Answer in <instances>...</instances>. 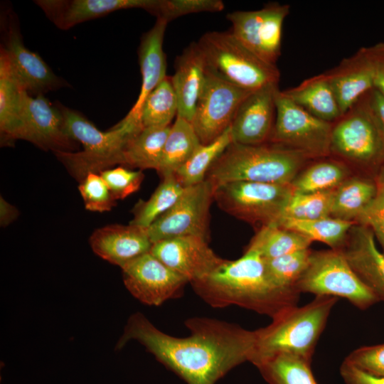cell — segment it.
Segmentation results:
<instances>
[{
  "instance_id": "obj_1",
  "label": "cell",
  "mask_w": 384,
  "mask_h": 384,
  "mask_svg": "<svg viewBox=\"0 0 384 384\" xmlns=\"http://www.w3.org/2000/svg\"><path fill=\"white\" fill-rule=\"evenodd\" d=\"M186 326L191 332L188 336L174 337L136 313L129 317L116 348L132 339L139 341L187 384H215L235 366L251 361L257 330L209 319H192Z\"/></svg>"
},
{
  "instance_id": "obj_2",
  "label": "cell",
  "mask_w": 384,
  "mask_h": 384,
  "mask_svg": "<svg viewBox=\"0 0 384 384\" xmlns=\"http://www.w3.org/2000/svg\"><path fill=\"white\" fill-rule=\"evenodd\" d=\"M192 285L213 307L237 305L272 318L296 306L299 294L277 287L268 274L264 258L248 249L235 260H223L208 275Z\"/></svg>"
},
{
  "instance_id": "obj_3",
  "label": "cell",
  "mask_w": 384,
  "mask_h": 384,
  "mask_svg": "<svg viewBox=\"0 0 384 384\" xmlns=\"http://www.w3.org/2000/svg\"><path fill=\"white\" fill-rule=\"evenodd\" d=\"M311 160L299 151L270 142L254 145L233 142L213 164L205 180L213 188L238 181L290 185Z\"/></svg>"
},
{
  "instance_id": "obj_4",
  "label": "cell",
  "mask_w": 384,
  "mask_h": 384,
  "mask_svg": "<svg viewBox=\"0 0 384 384\" xmlns=\"http://www.w3.org/2000/svg\"><path fill=\"white\" fill-rule=\"evenodd\" d=\"M57 105L65 132L82 144L83 150L55 154L79 181L88 173L100 174L115 164H122L127 145L143 129L140 121L124 117L108 131L102 132L78 111L60 103Z\"/></svg>"
},
{
  "instance_id": "obj_5",
  "label": "cell",
  "mask_w": 384,
  "mask_h": 384,
  "mask_svg": "<svg viewBox=\"0 0 384 384\" xmlns=\"http://www.w3.org/2000/svg\"><path fill=\"white\" fill-rule=\"evenodd\" d=\"M337 297L316 296L307 304L289 307L272 318L267 326L257 329L255 349L250 362L288 354L312 361L319 338L324 330Z\"/></svg>"
},
{
  "instance_id": "obj_6",
  "label": "cell",
  "mask_w": 384,
  "mask_h": 384,
  "mask_svg": "<svg viewBox=\"0 0 384 384\" xmlns=\"http://www.w3.org/2000/svg\"><path fill=\"white\" fill-rule=\"evenodd\" d=\"M370 91L332 124L330 156L354 174L375 178L384 166V133L371 105Z\"/></svg>"
},
{
  "instance_id": "obj_7",
  "label": "cell",
  "mask_w": 384,
  "mask_h": 384,
  "mask_svg": "<svg viewBox=\"0 0 384 384\" xmlns=\"http://www.w3.org/2000/svg\"><path fill=\"white\" fill-rule=\"evenodd\" d=\"M206 67L228 82L248 91L278 84L280 73L245 48L230 31H210L197 42Z\"/></svg>"
},
{
  "instance_id": "obj_8",
  "label": "cell",
  "mask_w": 384,
  "mask_h": 384,
  "mask_svg": "<svg viewBox=\"0 0 384 384\" xmlns=\"http://www.w3.org/2000/svg\"><path fill=\"white\" fill-rule=\"evenodd\" d=\"M295 288L299 293L342 297L363 310L380 301L354 272L340 250L311 251Z\"/></svg>"
},
{
  "instance_id": "obj_9",
  "label": "cell",
  "mask_w": 384,
  "mask_h": 384,
  "mask_svg": "<svg viewBox=\"0 0 384 384\" xmlns=\"http://www.w3.org/2000/svg\"><path fill=\"white\" fill-rule=\"evenodd\" d=\"M293 193L290 185L238 181L213 188V199L230 215L260 228L275 224Z\"/></svg>"
},
{
  "instance_id": "obj_10",
  "label": "cell",
  "mask_w": 384,
  "mask_h": 384,
  "mask_svg": "<svg viewBox=\"0 0 384 384\" xmlns=\"http://www.w3.org/2000/svg\"><path fill=\"white\" fill-rule=\"evenodd\" d=\"M332 124L313 116L279 90L269 142L299 151L311 159L326 157L330 156Z\"/></svg>"
},
{
  "instance_id": "obj_11",
  "label": "cell",
  "mask_w": 384,
  "mask_h": 384,
  "mask_svg": "<svg viewBox=\"0 0 384 384\" xmlns=\"http://www.w3.org/2000/svg\"><path fill=\"white\" fill-rule=\"evenodd\" d=\"M252 92L206 69L204 85L191 122L201 144L215 141L230 127L240 105Z\"/></svg>"
},
{
  "instance_id": "obj_12",
  "label": "cell",
  "mask_w": 384,
  "mask_h": 384,
  "mask_svg": "<svg viewBox=\"0 0 384 384\" xmlns=\"http://www.w3.org/2000/svg\"><path fill=\"white\" fill-rule=\"evenodd\" d=\"M289 11V4L270 3L258 10L229 13L226 18L236 39L262 60L277 65L283 23Z\"/></svg>"
},
{
  "instance_id": "obj_13",
  "label": "cell",
  "mask_w": 384,
  "mask_h": 384,
  "mask_svg": "<svg viewBox=\"0 0 384 384\" xmlns=\"http://www.w3.org/2000/svg\"><path fill=\"white\" fill-rule=\"evenodd\" d=\"M213 199V187L206 180L185 188L175 204L147 228L152 244L165 239L190 235L207 240L209 210Z\"/></svg>"
},
{
  "instance_id": "obj_14",
  "label": "cell",
  "mask_w": 384,
  "mask_h": 384,
  "mask_svg": "<svg viewBox=\"0 0 384 384\" xmlns=\"http://www.w3.org/2000/svg\"><path fill=\"white\" fill-rule=\"evenodd\" d=\"M123 281L129 292L144 304L159 306L178 295L188 280L174 272L150 252L122 267Z\"/></svg>"
},
{
  "instance_id": "obj_15",
  "label": "cell",
  "mask_w": 384,
  "mask_h": 384,
  "mask_svg": "<svg viewBox=\"0 0 384 384\" xmlns=\"http://www.w3.org/2000/svg\"><path fill=\"white\" fill-rule=\"evenodd\" d=\"M20 139L54 153L75 152L78 147L77 142L65 131L59 107L43 95L26 96Z\"/></svg>"
},
{
  "instance_id": "obj_16",
  "label": "cell",
  "mask_w": 384,
  "mask_h": 384,
  "mask_svg": "<svg viewBox=\"0 0 384 384\" xmlns=\"http://www.w3.org/2000/svg\"><path fill=\"white\" fill-rule=\"evenodd\" d=\"M150 252L191 284L205 278L223 260L210 248L206 239L191 235L158 241Z\"/></svg>"
},
{
  "instance_id": "obj_17",
  "label": "cell",
  "mask_w": 384,
  "mask_h": 384,
  "mask_svg": "<svg viewBox=\"0 0 384 384\" xmlns=\"http://www.w3.org/2000/svg\"><path fill=\"white\" fill-rule=\"evenodd\" d=\"M0 50L28 94L37 96L66 86L67 82L57 76L38 54L25 47L18 27L12 19L7 25Z\"/></svg>"
},
{
  "instance_id": "obj_18",
  "label": "cell",
  "mask_w": 384,
  "mask_h": 384,
  "mask_svg": "<svg viewBox=\"0 0 384 384\" xmlns=\"http://www.w3.org/2000/svg\"><path fill=\"white\" fill-rule=\"evenodd\" d=\"M278 84L252 91L242 101L230 125L233 142L254 145L269 142L276 116Z\"/></svg>"
},
{
  "instance_id": "obj_19",
  "label": "cell",
  "mask_w": 384,
  "mask_h": 384,
  "mask_svg": "<svg viewBox=\"0 0 384 384\" xmlns=\"http://www.w3.org/2000/svg\"><path fill=\"white\" fill-rule=\"evenodd\" d=\"M375 58L373 46L359 49L337 66L324 72L342 115L373 88Z\"/></svg>"
},
{
  "instance_id": "obj_20",
  "label": "cell",
  "mask_w": 384,
  "mask_h": 384,
  "mask_svg": "<svg viewBox=\"0 0 384 384\" xmlns=\"http://www.w3.org/2000/svg\"><path fill=\"white\" fill-rule=\"evenodd\" d=\"M58 28L74 26L121 9H142L151 13L156 0H37L34 1Z\"/></svg>"
},
{
  "instance_id": "obj_21",
  "label": "cell",
  "mask_w": 384,
  "mask_h": 384,
  "mask_svg": "<svg viewBox=\"0 0 384 384\" xmlns=\"http://www.w3.org/2000/svg\"><path fill=\"white\" fill-rule=\"evenodd\" d=\"M340 250L360 279L384 301V255L377 248L372 230L355 223Z\"/></svg>"
},
{
  "instance_id": "obj_22",
  "label": "cell",
  "mask_w": 384,
  "mask_h": 384,
  "mask_svg": "<svg viewBox=\"0 0 384 384\" xmlns=\"http://www.w3.org/2000/svg\"><path fill=\"white\" fill-rule=\"evenodd\" d=\"M90 244L95 254L120 267L150 252L152 246L147 228L130 223L110 225L96 230L90 236Z\"/></svg>"
},
{
  "instance_id": "obj_23",
  "label": "cell",
  "mask_w": 384,
  "mask_h": 384,
  "mask_svg": "<svg viewBox=\"0 0 384 384\" xmlns=\"http://www.w3.org/2000/svg\"><path fill=\"white\" fill-rule=\"evenodd\" d=\"M206 63L197 43H191L176 59L171 77L178 100L177 115L192 122L206 74Z\"/></svg>"
},
{
  "instance_id": "obj_24",
  "label": "cell",
  "mask_w": 384,
  "mask_h": 384,
  "mask_svg": "<svg viewBox=\"0 0 384 384\" xmlns=\"http://www.w3.org/2000/svg\"><path fill=\"white\" fill-rule=\"evenodd\" d=\"M168 22L156 18L153 27L145 33L139 48V63L142 74L139 95L126 118L137 121L142 106L148 95L166 77V61L163 50L164 37Z\"/></svg>"
},
{
  "instance_id": "obj_25",
  "label": "cell",
  "mask_w": 384,
  "mask_h": 384,
  "mask_svg": "<svg viewBox=\"0 0 384 384\" xmlns=\"http://www.w3.org/2000/svg\"><path fill=\"white\" fill-rule=\"evenodd\" d=\"M28 92L0 50V132L1 144L20 139L24 102Z\"/></svg>"
},
{
  "instance_id": "obj_26",
  "label": "cell",
  "mask_w": 384,
  "mask_h": 384,
  "mask_svg": "<svg viewBox=\"0 0 384 384\" xmlns=\"http://www.w3.org/2000/svg\"><path fill=\"white\" fill-rule=\"evenodd\" d=\"M282 92L293 102L321 120L334 123L342 115L325 73L306 79L298 85Z\"/></svg>"
},
{
  "instance_id": "obj_27",
  "label": "cell",
  "mask_w": 384,
  "mask_h": 384,
  "mask_svg": "<svg viewBox=\"0 0 384 384\" xmlns=\"http://www.w3.org/2000/svg\"><path fill=\"white\" fill-rule=\"evenodd\" d=\"M353 170L331 156L311 160L295 176L290 186L294 193L334 190L351 175Z\"/></svg>"
},
{
  "instance_id": "obj_28",
  "label": "cell",
  "mask_w": 384,
  "mask_h": 384,
  "mask_svg": "<svg viewBox=\"0 0 384 384\" xmlns=\"http://www.w3.org/2000/svg\"><path fill=\"white\" fill-rule=\"evenodd\" d=\"M377 192L375 178L353 174L333 191L331 217L355 222Z\"/></svg>"
},
{
  "instance_id": "obj_29",
  "label": "cell",
  "mask_w": 384,
  "mask_h": 384,
  "mask_svg": "<svg viewBox=\"0 0 384 384\" xmlns=\"http://www.w3.org/2000/svg\"><path fill=\"white\" fill-rule=\"evenodd\" d=\"M201 145L191 122L177 115L166 139L156 171L161 178L175 174Z\"/></svg>"
},
{
  "instance_id": "obj_30",
  "label": "cell",
  "mask_w": 384,
  "mask_h": 384,
  "mask_svg": "<svg viewBox=\"0 0 384 384\" xmlns=\"http://www.w3.org/2000/svg\"><path fill=\"white\" fill-rule=\"evenodd\" d=\"M171 127L143 128L127 145L122 165L157 171Z\"/></svg>"
},
{
  "instance_id": "obj_31",
  "label": "cell",
  "mask_w": 384,
  "mask_h": 384,
  "mask_svg": "<svg viewBox=\"0 0 384 384\" xmlns=\"http://www.w3.org/2000/svg\"><path fill=\"white\" fill-rule=\"evenodd\" d=\"M355 223L329 216L310 220L281 218L274 225L297 232L311 242L319 241L331 249L340 250Z\"/></svg>"
},
{
  "instance_id": "obj_32",
  "label": "cell",
  "mask_w": 384,
  "mask_h": 384,
  "mask_svg": "<svg viewBox=\"0 0 384 384\" xmlns=\"http://www.w3.org/2000/svg\"><path fill=\"white\" fill-rule=\"evenodd\" d=\"M311 242L297 232L272 224L260 228L247 249L256 251L264 259H271L309 248Z\"/></svg>"
},
{
  "instance_id": "obj_33",
  "label": "cell",
  "mask_w": 384,
  "mask_h": 384,
  "mask_svg": "<svg viewBox=\"0 0 384 384\" xmlns=\"http://www.w3.org/2000/svg\"><path fill=\"white\" fill-rule=\"evenodd\" d=\"M311 361L298 356L278 354L255 366L269 384H318Z\"/></svg>"
},
{
  "instance_id": "obj_34",
  "label": "cell",
  "mask_w": 384,
  "mask_h": 384,
  "mask_svg": "<svg viewBox=\"0 0 384 384\" xmlns=\"http://www.w3.org/2000/svg\"><path fill=\"white\" fill-rule=\"evenodd\" d=\"M178 114V100L171 77L166 76L146 97L139 113L143 128L164 127Z\"/></svg>"
},
{
  "instance_id": "obj_35",
  "label": "cell",
  "mask_w": 384,
  "mask_h": 384,
  "mask_svg": "<svg viewBox=\"0 0 384 384\" xmlns=\"http://www.w3.org/2000/svg\"><path fill=\"white\" fill-rule=\"evenodd\" d=\"M233 143L230 127L211 143L201 144L174 176L184 187L205 181L206 174L216 159Z\"/></svg>"
},
{
  "instance_id": "obj_36",
  "label": "cell",
  "mask_w": 384,
  "mask_h": 384,
  "mask_svg": "<svg viewBox=\"0 0 384 384\" xmlns=\"http://www.w3.org/2000/svg\"><path fill=\"white\" fill-rule=\"evenodd\" d=\"M184 189L174 174L163 177L161 183L151 197L138 203L134 209V218L129 223L144 228H149L175 204Z\"/></svg>"
},
{
  "instance_id": "obj_37",
  "label": "cell",
  "mask_w": 384,
  "mask_h": 384,
  "mask_svg": "<svg viewBox=\"0 0 384 384\" xmlns=\"http://www.w3.org/2000/svg\"><path fill=\"white\" fill-rule=\"evenodd\" d=\"M311 251L307 248L274 258L264 259L272 282L284 290L299 294L295 287L308 265Z\"/></svg>"
},
{
  "instance_id": "obj_38",
  "label": "cell",
  "mask_w": 384,
  "mask_h": 384,
  "mask_svg": "<svg viewBox=\"0 0 384 384\" xmlns=\"http://www.w3.org/2000/svg\"><path fill=\"white\" fill-rule=\"evenodd\" d=\"M334 190L307 193L293 192L279 219L310 220L331 216Z\"/></svg>"
},
{
  "instance_id": "obj_39",
  "label": "cell",
  "mask_w": 384,
  "mask_h": 384,
  "mask_svg": "<svg viewBox=\"0 0 384 384\" xmlns=\"http://www.w3.org/2000/svg\"><path fill=\"white\" fill-rule=\"evenodd\" d=\"M78 189L88 210L102 213L115 206L116 199L100 174L88 173L80 181Z\"/></svg>"
},
{
  "instance_id": "obj_40",
  "label": "cell",
  "mask_w": 384,
  "mask_h": 384,
  "mask_svg": "<svg viewBox=\"0 0 384 384\" xmlns=\"http://www.w3.org/2000/svg\"><path fill=\"white\" fill-rule=\"evenodd\" d=\"M224 9L220 0H159L153 14L168 23L180 16L200 12H218Z\"/></svg>"
},
{
  "instance_id": "obj_41",
  "label": "cell",
  "mask_w": 384,
  "mask_h": 384,
  "mask_svg": "<svg viewBox=\"0 0 384 384\" xmlns=\"http://www.w3.org/2000/svg\"><path fill=\"white\" fill-rule=\"evenodd\" d=\"M377 192L370 204L356 220V223L369 228L384 255V166L375 177Z\"/></svg>"
},
{
  "instance_id": "obj_42",
  "label": "cell",
  "mask_w": 384,
  "mask_h": 384,
  "mask_svg": "<svg viewBox=\"0 0 384 384\" xmlns=\"http://www.w3.org/2000/svg\"><path fill=\"white\" fill-rule=\"evenodd\" d=\"M100 174L116 200L124 199L136 192L144 178L141 170L133 171L122 166L106 169Z\"/></svg>"
},
{
  "instance_id": "obj_43",
  "label": "cell",
  "mask_w": 384,
  "mask_h": 384,
  "mask_svg": "<svg viewBox=\"0 0 384 384\" xmlns=\"http://www.w3.org/2000/svg\"><path fill=\"white\" fill-rule=\"evenodd\" d=\"M344 361L370 374L384 376V343L358 348Z\"/></svg>"
},
{
  "instance_id": "obj_44",
  "label": "cell",
  "mask_w": 384,
  "mask_h": 384,
  "mask_svg": "<svg viewBox=\"0 0 384 384\" xmlns=\"http://www.w3.org/2000/svg\"><path fill=\"white\" fill-rule=\"evenodd\" d=\"M340 374L346 384H384V376H378L360 370L343 361Z\"/></svg>"
},
{
  "instance_id": "obj_45",
  "label": "cell",
  "mask_w": 384,
  "mask_h": 384,
  "mask_svg": "<svg viewBox=\"0 0 384 384\" xmlns=\"http://www.w3.org/2000/svg\"><path fill=\"white\" fill-rule=\"evenodd\" d=\"M373 46L375 58L373 88L384 96V42Z\"/></svg>"
},
{
  "instance_id": "obj_46",
  "label": "cell",
  "mask_w": 384,
  "mask_h": 384,
  "mask_svg": "<svg viewBox=\"0 0 384 384\" xmlns=\"http://www.w3.org/2000/svg\"><path fill=\"white\" fill-rule=\"evenodd\" d=\"M371 105L384 133V96L373 88L370 91Z\"/></svg>"
},
{
  "instance_id": "obj_47",
  "label": "cell",
  "mask_w": 384,
  "mask_h": 384,
  "mask_svg": "<svg viewBox=\"0 0 384 384\" xmlns=\"http://www.w3.org/2000/svg\"><path fill=\"white\" fill-rule=\"evenodd\" d=\"M18 215L16 209L6 201L2 197L0 198V222L1 226H6L11 223Z\"/></svg>"
}]
</instances>
